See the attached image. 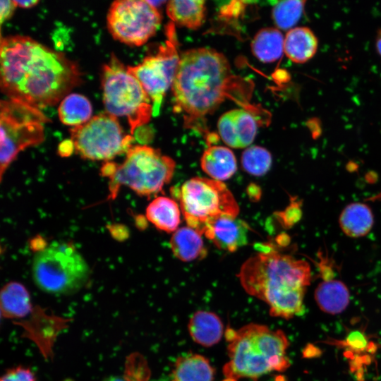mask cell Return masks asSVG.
<instances>
[{"label": "cell", "instance_id": "obj_17", "mask_svg": "<svg viewBox=\"0 0 381 381\" xmlns=\"http://www.w3.org/2000/svg\"><path fill=\"white\" fill-rule=\"evenodd\" d=\"M215 370L210 361L200 354L186 353L175 361L172 381H214Z\"/></svg>", "mask_w": 381, "mask_h": 381}, {"label": "cell", "instance_id": "obj_32", "mask_svg": "<svg viewBox=\"0 0 381 381\" xmlns=\"http://www.w3.org/2000/svg\"><path fill=\"white\" fill-rule=\"evenodd\" d=\"M16 4L14 1L1 0L0 1V20L1 23L8 18L13 12Z\"/></svg>", "mask_w": 381, "mask_h": 381}, {"label": "cell", "instance_id": "obj_18", "mask_svg": "<svg viewBox=\"0 0 381 381\" xmlns=\"http://www.w3.org/2000/svg\"><path fill=\"white\" fill-rule=\"evenodd\" d=\"M202 234L188 226L176 230L170 239V247L174 256L183 262L201 259L207 255Z\"/></svg>", "mask_w": 381, "mask_h": 381}, {"label": "cell", "instance_id": "obj_21", "mask_svg": "<svg viewBox=\"0 0 381 381\" xmlns=\"http://www.w3.org/2000/svg\"><path fill=\"white\" fill-rule=\"evenodd\" d=\"M339 226L342 231L351 238L365 236L372 229L374 218L370 207L362 202L346 205L340 214Z\"/></svg>", "mask_w": 381, "mask_h": 381}, {"label": "cell", "instance_id": "obj_23", "mask_svg": "<svg viewBox=\"0 0 381 381\" xmlns=\"http://www.w3.org/2000/svg\"><path fill=\"white\" fill-rule=\"evenodd\" d=\"M317 48V37L306 27L291 29L284 38V52L295 63L301 64L310 59L315 55Z\"/></svg>", "mask_w": 381, "mask_h": 381}, {"label": "cell", "instance_id": "obj_1", "mask_svg": "<svg viewBox=\"0 0 381 381\" xmlns=\"http://www.w3.org/2000/svg\"><path fill=\"white\" fill-rule=\"evenodd\" d=\"M174 111L183 116L186 128L207 133L205 118L226 99L253 113L258 109L250 100L254 83L234 75L225 56L211 48L186 50L171 85Z\"/></svg>", "mask_w": 381, "mask_h": 381}, {"label": "cell", "instance_id": "obj_2", "mask_svg": "<svg viewBox=\"0 0 381 381\" xmlns=\"http://www.w3.org/2000/svg\"><path fill=\"white\" fill-rule=\"evenodd\" d=\"M1 89L9 99L40 108L62 100L80 82L77 65L28 36L1 40Z\"/></svg>", "mask_w": 381, "mask_h": 381}, {"label": "cell", "instance_id": "obj_3", "mask_svg": "<svg viewBox=\"0 0 381 381\" xmlns=\"http://www.w3.org/2000/svg\"><path fill=\"white\" fill-rule=\"evenodd\" d=\"M243 289L267 303L272 316L289 320L304 312L310 264L268 246L250 257L237 274Z\"/></svg>", "mask_w": 381, "mask_h": 381}, {"label": "cell", "instance_id": "obj_25", "mask_svg": "<svg viewBox=\"0 0 381 381\" xmlns=\"http://www.w3.org/2000/svg\"><path fill=\"white\" fill-rule=\"evenodd\" d=\"M284 42L283 35L277 29H261L252 41L253 54L263 63L276 61L280 59L284 52Z\"/></svg>", "mask_w": 381, "mask_h": 381}, {"label": "cell", "instance_id": "obj_33", "mask_svg": "<svg viewBox=\"0 0 381 381\" xmlns=\"http://www.w3.org/2000/svg\"><path fill=\"white\" fill-rule=\"evenodd\" d=\"M74 145L71 140L62 142L59 146V153L61 156H69L74 150Z\"/></svg>", "mask_w": 381, "mask_h": 381}, {"label": "cell", "instance_id": "obj_36", "mask_svg": "<svg viewBox=\"0 0 381 381\" xmlns=\"http://www.w3.org/2000/svg\"><path fill=\"white\" fill-rule=\"evenodd\" d=\"M379 33H380V34H381V30H380L379 31Z\"/></svg>", "mask_w": 381, "mask_h": 381}, {"label": "cell", "instance_id": "obj_19", "mask_svg": "<svg viewBox=\"0 0 381 381\" xmlns=\"http://www.w3.org/2000/svg\"><path fill=\"white\" fill-rule=\"evenodd\" d=\"M315 298L322 311L335 315L346 308L350 294L344 283L331 278L319 284L315 291Z\"/></svg>", "mask_w": 381, "mask_h": 381}, {"label": "cell", "instance_id": "obj_6", "mask_svg": "<svg viewBox=\"0 0 381 381\" xmlns=\"http://www.w3.org/2000/svg\"><path fill=\"white\" fill-rule=\"evenodd\" d=\"M32 273L42 291L63 295L75 293L85 285L90 267L73 244L54 241L35 255Z\"/></svg>", "mask_w": 381, "mask_h": 381}, {"label": "cell", "instance_id": "obj_24", "mask_svg": "<svg viewBox=\"0 0 381 381\" xmlns=\"http://www.w3.org/2000/svg\"><path fill=\"white\" fill-rule=\"evenodd\" d=\"M146 217L156 228L167 233L174 232L181 222L177 203L166 196H157L147 205Z\"/></svg>", "mask_w": 381, "mask_h": 381}, {"label": "cell", "instance_id": "obj_11", "mask_svg": "<svg viewBox=\"0 0 381 381\" xmlns=\"http://www.w3.org/2000/svg\"><path fill=\"white\" fill-rule=\"evenodd\" d=\"M166 40L156 54L146 56L138 65L127 66L128 71L141 83L152 104V116L159 114L163 98L172 85L180 61L175 25L165 26Z\"/></svg>", "mask_w": 381, "mask_h": 381}, {"label": "cell", "instance_id": "obj_12", "mask_svg": "<svg viewBox=\"0 0 381 381\" xmlns=\"http://www.w3.org/2000/svg\"><path fill=\"white\" fill-rule=\"evenodd\" d=\"M161 21L157 8L143 0L115 1L107 14V27L112 37L132 46L145 44L156 33Z\"/></svg>", "mask_w": 381, "mask_h": 381}, {"label": "cell", "instance_id": "obj_31", "mask_svg": "<svg viewBox=\"0 0 381 381\" xmlns=\"http://www.w3.org/2000/svg\"><path fill=\"white\" fill-rule=\"evenodd\" d=\"M348 344L356 349H363L367 344L364 335L359 332H353L347 337Z\"/></svg>", "mask_w": 381, "mask_h": 381}, {"label": "cell", "instance_id": "obj_28", "mask_svg": "<svg viewBox=\"0 0 381 381\" xmlns=\"http://www.w3.org/2000/svg\"><path fill=\"white\" fill-rule=\"evenodd\" d=\"M304 4L305 1L298 0L277 2L272 13L275 25L282 30L291 28L299 20Z\"/></svg>", "mask_w": 381, "mask_h": 381}, {"label": "cell", "instance_id": "obj_8", "mask_svg": "<svg viewBox=\"0 0 381 381\" xmlns=\"http://www.w3.org/2000/svg\"><path fill=\"white\" fill-rule=\"evenodd\" d=\"M187 226L203 235L205 227L222 217H237L239 207L231 192L222 182L193 177L176 193Z\"/></svg>", "mask_w": 381, "mask_h": 381}, {"label": "cell", "instance_id": "obj_7", "mask_svg": "<svg viewBox=\"0 0 381 381\" xmlns=\"http://www.w3.org/2000/svg\"><path fill=\"white\" fill-rule=\"evenodd\" d=\"M103 102L107 113L126 116L131 133L147 123L152 116V101L140 81L114 54L102 74Z\"/></svg>", "mask_w": 381, "mask_h": 381}, {"label": "cell", "instance_id": "obj_35", "mask_svg": "<svg viewBox=\"0 0 381 381\" xmlns=\"http://www.w3.org/2000/svg\"><path fill=\"white\" fill-rule=\"evenodd\" d=\"M376 47L378 53L381 55V34L379 32L376 40Z\"/></svg>", "mask_w": 381, "mask_h": 381}, {"label": "cell", "instance_id": "obj_10", "mask_svg": "<svg viewBox=\"0 0 381 381\" xmlns=\"http://www.w3.org/2000/svg\"><path fill=\"white\" fill-rule=\"evenodd\" d=\"M70 133L75 151L90 160L109 161L126 153L133 140L131 135L123 133L116 116L107 112L71 128Z\"/></svg>", "mask_w": 381, "mask_h": 381}, {"label": "cell", "instance_id": "obj_34", "mask_svg": "<svg viewBox=\"0 0 381 381\" xmlns=\"http://www.w3.org/2000/svg\"><path fill=\"white\" fill-rule=\"evenodd\" d=\"M16 6L28 8L31 7L38 3L37 0H29V1H14Z\"/></svg>", "mask_w": 381, "mask_h": 381}, {"label": "cell", "instance_id": "obj_9", "mask_svg": "<svg viewBox=\"0 0 381 381\" xmlns=\"http://www.w3.org/2000/svg\"><path fill=\"white\" fill-rule=\"evenodd\" d=\"M49 121L37 107L11 99L1 102V180L20 152L44 140V124Z\"/></svg>", "mask_w": 381, "mask_h": 381}, {"label": "cell", "instance_id": "obj_15", "mask_svg": "<svg viewBox=\"0 0 381 381\" xmlns=\"http://www.w3.org/2000/svg\"><path fill=\"white\" fill-rule=\"evenodd\" d=\"M188 330L191 339L195 343L202 346L210 347L221 340L224 325L216 313L198 310L190 317Z\"/></svg>", "mask_w": 381, "mask_h": 381}, {"label": "cell", "instance_id": "obj_14", "mask_svg": "<svg viewBox=\"0 0 381 381\" xmlns=\"http://www.w3.org/2000/svg\"><path fill=\"white\" fill-rule=\"evenodd\" d=\"M249 226L237 217H222L210 223L203 234L219 249L234 252L248 242Z\"/></svg>", "mask_w": 381, "mask_h": 381}, {"label": "cell", "instance_id": "obj_29", "mask_svg": "<svg viewBox=\"0 0 381 381\" xmlns=\"http://www.w3.org/2000/svg\"><path fill=\"white\" fill-rule=\"evenodd\" d=\"M150 370L145 358L134 353L127 357L123 373L119 375H112L103 381H147Z\"/></svg>", "mask_w": 381, "mask_h": 381}, {"label": "cell", "instance_id": "obj_22", "mask_svg": "<svg viewBox=\"0 0 381 381\" xmlns=\"http://www.w3.org/2000/svg\"><path fill=\"white\" fill-rule=\"evenodd\" d=\"M167 14L174 24L197 30L204 23L205 2L202 0H172L167 5Z\"/></svg>", "mask_w": 381, "mask_h": 381}, {"label": "cell", "instance_id": "obj_16", "mask_svg": "<svg viewBox=\"0 0 381 381\" xmlns=\"http://www.w3.org/2000/svg\"><path fill=\"white\" fill-rule=\"evenodd\" d=\"M200 166L212 179L219 181L230 179L237 169L233 152L228 147L218 145L210 146L204 151Z\"/></svg>", "mask_w": 381, "mask_h": 381}, {"label": "cell", "instance_id": "obj_13", "mask_svg": "<svg viewBox=\"0 0 381 381\" xmlns=\"http://www.w3.org/2000/svg\"><path fill=\"white\" fill-rule=\"evenodd\" d=\"M217 128L222 140L228 146L243 148L254 140L257 122L251 112L244 109H236L220 116Z\"/></svg>", "mask_w": 381, "mask_h": 381}, {"label": "cell", "instance_id": "obj_30", "mask_svg": "<svg viewBox=\"0 0 381 381\" xmlns=\"http://www.w3.org/2000/svg\"><path fill=\"white\" fill-rule=\"evenodd\" d=\"M0 381H36V377L29 368L17 366L7 370Z\"/></svg>", "mask_w": 381, "mask_h": 381}, {"label": "cell", "instance_id": "obj_5", "mask_svg": "<svg viewBox=\"0 0 381 381\" xmlns=\"http://www.w3.org/2000/svg\"><path fill=\"white\" fill-rule=\"evenodd\" d=\"M176 167L174 160L162 155L159 149L147 145L132 146L121 164L115 163L109 177L108 200L116 198L122 186L140 196L151 197L162 190L171 180Z\"/></svg>", "mask_w": 381, "mask_h": 381}, {"label": "cell", "instance_id": "obj_20", "mask_svg": "<svg viewBox=\"0 0 381 381\" xmlns=\"http://www.w3.org/2000/svg\"><path fill=\"white\" fill-rule=\"evenodd\" d=\"M0 306L2 316L8 319L23 318L32 309L28 291L17 282H8L2 288Z\"/></svg>", "mask_w": 381, "mask_h": 381}, {"label": "cell", "instance_id": "obj_27", "mask_svg": "<svg viewBox=\"0 0 381 381\" xmlns=\"http://www.w3.org/2000/svg\"><path fill=\"white\" fill-rule=\"evenodd\" d=\"M241 161L245 171L250 175L260 176L270 170L272 158L267 149L253 145L243 151Z\"/></svg>", "mask_w": 381, "mask_h": 381}, {"label": "cell", "instance_id": "obj_26", "mask_svg": "<svg viewBox=\"0 0 381 381\" xmlns=\"http://www.w3.org/2000/svg\"><path fill=\"white\" fill-rule=\"evenodd\" d=\"M58 111L59 119L64 124L74 127L90 120L92 106L85 96L73 93L66 95L61 100Z\"/></svg>", "mask_w": 381, "mask_h": 381}, {"label": "cell", "instance_id": "obj_4", "mask_svg": "<svg viewBox=\"0 0 381 381\" xmlns=\"http://www.w3.org/2000/svg\"><path fill=\"white\" fill-rule=\"evenodd\" d=\"M229 361L223 367V381L242 378L256 380L273 371L283 372L290 366L286 356L289 340L281 329L248 324L237 331L226 330Z\"/></svg>", "mask_w": 381, "mask_h": 381}]
</instances>
